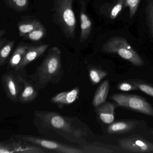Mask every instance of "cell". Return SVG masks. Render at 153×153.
<instances>
[{"instance_id":"cell-13","label":"cell","mask_w":153,"mask_h":153,"mask_svg":"<svg viewBox=\"0 0 153 153\" xmlns=\"http://www.w3.org/2000/svg\"><path fill=\"white\" fill-rule=\"evenodd\" d=\"M119 107L117 103L105 102L103 104L95 107V111L101 121L106 125L114 122L115 119V110Z\"/></svg>"},{"instance_id":"cell-5","label":"cell","mask_w":153,"mask_h":153,"mask_svg":"<svg viewBox=\"0 0 153 153\" xmlns=\"http://www.w3.org/2000/svg\"><path fill=\"white\" fill-rule=\"evenodd\" d=\"M111 98L119 107L153 117V107L145 99L134 94L116 93Z\"/></svg>"},{"instance_id":"cell-23","label":"cell","mask_w":153,"mask_h":153,"mask_svg":"<svg viewBox=\"0 0 153 153\" xmlns=\"http://www.w3.org/2000/svg\"><path fill=\"white\" fill-rule=\"evenodd\" d=\"M128 80L136 86L138 90L153 97V84L139 79H130Z\"/></svg>"},{"instance_id":"cell-20","label":"cell","mask_w":153,"mask_h":153,"mask_svg":"<svg viewBox=\"0 0 153 153\" xmlns=\"http://www.w3.org/2000/svg\"><path fill=\"white\" fill-rule=\"evenodd\" d=\"M39 21V20L38 19H30L19 22L18 23V27L20 37H24L32 31Z\"/></svg>"},{"instance_id":"cell-26","label":"cell","mask_w":153,"mask_h":153,"mask_svg":"<svg viewBox=\"0 0 153 153\" xmlns=\"http://www.w3.org/2000/svg\"><path fill=\"white\" fill-rule=\"evenodd\" d=\"M141 0H124V7L129 9V16L130 19L134 16L137 11Z\"/></svg>"},{"instance_id":"cell-28","label":"cell","mask_w":153,"mask_h":153,"mask_svg":"<svg viewBox=\"0 0 153 153\" xmlns=\"http://www.w3.org/2000/svg\"><path fill=\"white\" fill-rule=\"evenodd\" d=\"M7 40L5 38H1L0 39V49L6 43Z\"/></svg>"},{"instance_id":"cell-17","label":"cell","mask_w":153,"mask_h":153,"mask_svg":"<svg viewBox=\"0 0 153 153\" xmlns=\"http://www.w3.org/2000/svg\"><path fill=\"white\" fill-rule=\"evenodd\" d=\"M110 89L109 81H103L97 88L92 101V105L94 108L100 106L106 101Z\"/></svg>"},{"instance_id":"cell-15","label":"cell","mask_w":153,"mask_h":153,"mask_svg":"<svg viewBox=\"0 0 153 153\" xmlns=\"http://www.w3.org/2000/svg\"><path fill=\"white\" fill-rule=\"evenodd\" d=\"M80 89L76 87L69 91L63 92L56 94L51 99V102L59 107L73 103L78 99Z\"/></svg>"},{"instance_id":"cell-16","label":"cell","mask_w":153,"mask_h":153,"mask_svg":"<svg viewBox=\"0 0 153 153\" xmlns=\"http://www.w3.org/2000/svg\"><path fill=\"white\" fill-rule=\"evenodd\" d=\"M124 7V0H113V1L106 3L101 7V13L111 19H116Z\"/></svg>"},{"instance_id":"cell-27","label":"cell","mask_w":153,"mask_h":153,"mask_svg":"<svg viewBox=\"0 0 153 153\" xmlns=\"http://www.w3.org/2000/svg\"><path fill=\"white\" fill-rule=\"evenodd\" d=\"M117 89L119 90L124 92H128L138 90L137 87L135 86L129 80L124 81L119 83L117 86Z\"/></svg>"},{"instance_id":"cell-12","label":"cell","mask_w":153,"mask_h":153,"mask_svg":"<svg viewBox=\"0 0 153 153\" xmlns=\"http://www.w3.org/2000/svg\"><path fill=\"white\" fill-rule=\"evenodd\" d=\"M80 22L79 40L81 43H83L90 37L92 29V23L86 11V3L84 0L80 2Z\"/></svg>"},{"instance_id":"cell-9","label":"cell","mask_w":153,"mask_h":153,"mask_svg":"<svg viewBox=\"0 0 153 153\" xmlns=\"http://www.w3.org/2000/svg\"><path fill=\"white\" fill-rule=\"evenodd\" d=\"M2 85L7 98L12 102L17 103L22 89L21 83L13 70H9L1 77Z\"/></svg>"},{"instance_id":"cell-1","label":"cell","mask_w":153,"mask_h":153,"mask_svg":"<svg viewBox=\"0 0 153 153\" xmlns=\"http://www.w3.org/2000/svg\"><path fill=\"white\" fill-rule=\"evenodd\" d=\"M34 116L33 125L43 136L80 146L87 144V126L77 118L45 110H36Z\"/></svg>"},{"instance_id":"cell-18","label":"cell","mask_w":153,"mask_h":153,"mask_svg":"<svg viewBox=\"0 0 153 153\" xmlns=\"http://www.w3.org/2000/svg\"><path fill=\"white\" fill-rule=\"evenodd\" d=\"M30 46L29 44L23 42L19 44L9 60L8 69L14 70L20 63L27 49Z\"/></svg>"},{"instance_id":"cell-21","label":"cell","mask_w":153,"mask_h":153,"mask_svg":"<svg viewBox=\"0 0 153 153\" xmlns=\"http://www.w3.org/2000/svg\"><path fill=\"white\" fill-rule=\"evenodd\" d=\"M88 69L89 78L94 85L98 84L108 75V72L98 66H91L88 67Z\"/></svg>"},{"instance_id":"cell-10","label":"cell","mask_w":153,"mask_h":153,"mask_svg":"<svg viewBox=\"0 0 153 153\" xmlns=\"http://www.w3.org/2000/svg\"><path fill=\"white\" fill-rule=\"evenodd\" d=\"M14 72L22 85L18 102L21 104H27L34 101L37 97L39 91L34 83L29 79L25 70Z\"/></svg>"},{"instance_id":"cell-2","label":"cell","mask_w":153,"mask_h":153,"mask_svg":"<svg viewBox=\"0 0 153 153\" xmlns=\"http://www.w3.org/2000/svg\"><path fill=\"white\" fill-rule=\"evenodd\" d=\"M61 58L60 49L51 48L35 72L28 75L38 90L45 88L48 84H57L61 81L64 74Z\"/></svg>"},{"instance_id":"cell-4","label":"cell","mask_w":153,"mask_h":153,"mask_svg":"<svg viewBox=\"0 0 153 153\" xmlns=\"http://www.w3.org/2000/svg\"><path fill=\"white\" fill-rule=\"evenodd\" d=\"M102 50L104 53L117 54L136 66H143L145 64L143 59L123 37H111L103 44Z\"/></svg>"},{"instance_id":"cell-25","label":"cell","mask_w":153,"mask_h":153,"mask_svg":"<svg viewBox=\"0 0 153 153\" xmlns=\"http://www.w3.org/2000/svg\"><path fill=\"white\" fill-rule=\"evenodd\" d=\"M145 13L146 23L153 39V0H147Z\"/></svg>"},{"instance_id":"cell-24","label":"cell","mask_w":153,"mask_h":153,"mask_svg":"<svg viewBox=\"0 0 153 153\" xmlns=\"http://www.w3.org/2000/svg\"><path fill=\"white\" fill-rule=\"evenodd\" d=\"M14 44V40H10L0 49V66L4 65L6 63Z\"/></svg>"},{"instance_id":"cell-11","label":"cell","mask_w":153,"mask_h":153,"mask_svg":"<svg viewBox=\"0 0 153 153\" xmlns=\"http://www.w3.org/2000/svg\"><path fill=\"white\" fill-rule=\"evenodd\" d=\"M49 45L48 44H44L36 46H30L27 49L20 63L13 70V71L16 72L25 70L28 65L41 57L46 51Z\"/></svg>"},{"instance_id":"cell-30","label":"cell","mask_w":153,"mask_h":153,"mask_svg":"<svg viewBox=\"0 0 153 153\" xmlns=\"http://www.w3.org/2000/svg\"><path fill=\"white\" fill-rule=\"evenodd\" d=\"M151 133H152V134L153 135V130H152V132H151Z\"/></svg>"},{"instance_id":"cell-14","label":"cell","mask_w":153,"mask_h":153,"mask_svg":"<svg viewBox=\"0 0 153 153\" xmlns=\"http://www.w3.org/2000/svg\"><path fill=\"white\" fill-rule=\"evenodd\" d=\"M138 124L135 120H120L109 125L107 132L109 134H119L129 133L134 130Z\"/></svg>"},{"instance_id":"cell-3","label":"cell","mask_w":153,"mask_h":153,"mask_svg":"<svg viewBox=\"0 0 153 153\" xmlns=\"http://www.w3.org/2000/svg\"><path fill=\"white\" fill-rule=\"evenodd\" d=\"M74 0H53L51 10L53 22L68 39L75 37L76 20L73 10Z\"/></svg>"},{"instance_id":"cell-7","label":"cell","mask_w":153,"mask_h":153,"mask_svg":"<svg viewBox=\"0 0 153 153\" xmlns=\"http://www.w3.org/2000/svg\"><path fill=\"white\" fill-rule=\"evenodd\" d=\"M48 152L39 146L13 137L9 140L0 142V153H45Z\"/></svg>"},{"instance_id":"cell-19","label":"cell","mask_w":153,"mask_h":153,"mask_svg":"<svg viewBox=\"0 0 153 153\" xmlns=\"http://www.w3.org/2000/svg\"><path fill=\"white\" fill-rule=\"evenodd\" d=\"M46 34L45 27L39 21L35 28L23 37V40H29L33 41H39L45 37Z\"/></svg>"},{"instance_id":"cell-29","label":"cell","mask_w":153,"mask_h":153,"mask_svg":"<svg viewBox=\"0 0 153 153\" xmlns=\"http://www.w3.org/2000/svg\"><path fill=\"white\" fill-rule=\"evenodd\" d=\"M5 32H6V31H5V29L0 30V39L4 36Z\"/></svg>"},{"instance_id":"cell-22","label":"cell","mask_w":153,"mask_h":153,"mask_svg":"<svg viewBox=\"0 0 153 153\" xmlns=\"http://www.w3.org/2000/svg\"><path fill=\"white\" fill-rule=\"evenodd\" d=\"M5 4L17 12L25 11L28 9L29 0H3Z\"/></svg>"},{"instance_id":"cell-6","label":"cell","mask_w":153,"mask_h":153,"mask_svg":"<svg viewBox=\"0 0 153 153\" xmlns=\"http://www.w3.org/2000/svg\"><path fill=\"white\" fill-rule=\"evenodd\" d=\"M12 137L39 146L48 151L59 153H83L82 149L59 143L57 141L26 135H16Z\"/></svg>"},{"instance_id":"cell-8","label":"cell","mask_w":153,"mask_h":153,"mask_svg":"<svg viewBox=\"0 0 153 153\" xmlns=\"http://www.w3.org/2000/svg\"><path fill=\"white\" fill-rule=\"evenodd\" d=\"M120 148L126 152L153 153V143L140 136L133 135L118 140Z\"/></svg>"}]
</instances>
